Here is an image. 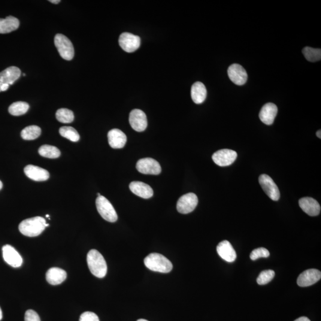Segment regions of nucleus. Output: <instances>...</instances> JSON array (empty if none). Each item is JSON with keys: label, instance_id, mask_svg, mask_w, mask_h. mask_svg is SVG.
Instances as JSON below:
<instances>
[{"label": "nucleus", "instance_id": "f257e3e1", "mask_svg": "<svg viewBox=\"0 0 321 321\" xmlns=\"http://www.w3.org/2000/svg\"><path fill=\"white\" fill-rule=\"evenodd\" d=\"M49 225L44 218L35 217L23 220L19 226V231L28 237H36L40 235Z\"/></svg>", "mask_w": 321, "mask_h": 321}, {"label": "nucleus", "instance_id": "f03ea898", "mask_svg": "<svg viewBox=\"0 0 321 321\" xmlns=\"http://www.w3.org/2000/svg\"><path fill=\"white\" fill-rule=\"evenodd\" d=\"M87 265L94 276L104 278L107 272V265L104 257L98 250H90L87 255Z\"/></svg>", "mask_w": 321, "mask_h": 321}, {"label": "nucleus", "instance_id": "7ed1b4c3", "mask_svg": "<svg viewBox=\"0 0 321 321\" xmlns=\"http://www.w3.org/2000/svg\"><path fill=\"white\" fill-rule=\"evenodd\" d=\"M144 263L150 270L161 273H168L172 269V263L160 253H153L145 257Z\"/></svg>", "mask_w": 321, "mask_h": 321}, {"label": "nucleus", "instance_id": "20e7f679", "mask_svg": "<svg viewBox=\"0 0 321 321\" xmlns=\"http://www.w3.org/2000/svg\"><path fill=\"white\" fill-rule=\"evenodd\" d=\"M97 210L101 216L108 222L114 223L118 219L116 210L110 202L104 196H100L96 200Z\"/></svg>", "mask_w": 321, "mask_h": 321}, {"label": "nucleus", "instance_id": "39448f33", "mask_svg": "<svg viewBox=\"0 0 321 321\" xmlns=\"http://www.w3.org/2000/svg\"><path fill=\"white\" fill-rule=\"evenodd\" d=\"M54 44L60 56L63 59L71 60L74 58L75 54L74 45L66 36L60 33L57 34L54 38Z\"/></svg>", "mask_w": 321, "mask_h": 321}, {"label": "nucleus", "instance_id": "423d86ee", "mask_svg": "<svg viewBox=\"0 0 321 321\" xmlns=\"http://www.w3.org/2000/svg\"><path fill=\"white\" fill-rule=\"evenodd\" d=\"M198 204V197L195 193H189L180 197L177 203L178 213L187 214L192 213Z\"/></svg>", "mask_w": 321, "mask_h": 321}, {"label": "nucleus", "instance_id": "0eeeda50", "mask_svg": "<svg viewBox=\"0 0 321 321\" xmlns=\"http://www.w3.org/2000/svg\"><path fill=\"white\" fill-rule=\"evenodd\" d=\"M259 182L263 191L265 192L269 198L274 201H277L280 199V193L277 184L275 183L272 178L266 174L260 175L259 177Z\"/></svg>", "mask_w": 321, "mask_h": 321}, {"label": "nucleus", "instance_id": "6e6552de", "mask_svg": "<svg viewBox=\"0 0 321 321\" xmlns=\"http://www.w3.org/2000/svg\"><path fill=\"white\" fill-rule=\"evenodd\" d=\"M136 169L144 174L159 175L161 172L159 162L151 158L139 160L136 163Z\"/></svg>", "mask_w": 321, "mask_h": 321}, {"label": "nucleus", "instance_id": "1a4fd4ad", "mask_svg": "<svg viewBox=\"0 0 321 321\" xmlns=\"http://www.w3.org/2000/svg\"><path fill=\"white\" fill-rule=\"evenodd\" d=\"M121 48L126 52L133 53L137 50L141 45V38L129 32H124L119 38Z\"/></svg>", "mask_w": 321, "mask_h": 321}, {"label": "nucleus", "instance_id": "9d476101", "mask_svg": "<svg viewBox=\"0 0 321 321\" xmlns=\"http://www.w3.org/2000/svg\"><path fill=\"white\" fill-rule=\"evenodd\" d=\"M129 123L132 129L139 132H143L147 129L148 121L146 114L143 111L135 109L130 112Z\"/></svg>", "mask_w": 321, "mask_h": 321}, {"label": "nucleus", "instance_id": "9b49d317", "mask_svg": "<svg viewBox=\"0 0 321 321\" xmlns=\"http://www.w3.org/2000/svg\"><path fill=\"white\" fill-rule=\"evenodd\" d=\"M238 154L231 150H221L213 154V160L217 165L220 166H229L235 161Z\"/></svg>", "mask_w": 321, "mask_h": 321}, {"label": "nucleus", "instance_id": "f8f14e48", "mask_svg": "<svg viewBox=\"0 0 321 321\" xmlns=\"http://www.w3.org/2000/svg\"><path fill=\"white\" fill-rule=\"evenodd\" d=\"M2 256L5 262L14 268H19L23 263V259L13 246L6 244L2 247Z\"/></svg>", "mask_w": 321, "mask_h": 321}, {"label": "nucleus", "instance_id": "ddd939ff", "mask_svg": "<svg viewBox=\"0 0 321 321\" xmlns=\"http://www.w3.org/2000/svg\"><path fill=\"white\" fill-rule=\"evenodd\" d=\"M228 76L230 80L237 85L241 86L246 83L247 74L245 69L238 64H233L228 69Z\"/></svg>", "mask_w": 321, "mask_h": 321}, {"label": "nucleus", "instance_id": "4468645a", "mask_svg": "<svg viewBox=\"0 0 321 321\" xmlns=\"http://www.w3.org/2000/svg\"><path fill=\"white\" fill-rule=\"evenodd\" d=\"M321 278V272L316 269H310L300 274L297 283L300 287H308L313 285Z\"/></svg>", "mask_w": 321, "mask_h": 321}, {"label": "nucleus", "instance_id": "2eb2a0df", "mask_svg": "<svg viewBox=\"0 0 321 321\" xmlns=\"http://www.w3.org/2000/svg\"><path fill=\"white\" fill-rule=\"evenodd\" d=\"M299 204L302 210L309 216L314 217L319 216L321 212V206L319 202L314 198L306 197L299 200Z\"/></svg>", "mask_w": 321, "mask_h": 321}, {"label": "nucleus", "instance_id": "dca6fc26", "mask_svg": "<svg viewBox=\"0 0 321 321\" xmlns=\"http://www.w3.org/2000/svg\"><path fill=\"white\" fill-rule=\"evenodd\" d=\"M278 112L276 105L267 103L263 105L259 113V119L266 125H271L274 123Z\"/></svg>", "mask_w": 321, "mask_h": 321}, {"label": "nucleus", "instance_id": "f3484780", "mask_svg": "<svg viewBox=\"0 0 321 321\" xmlns=\"http://www.w3.org/2000/svg\"><path fill=\"white\" fill-rule=\"evenodd\" d=\"M108 143L114 149H121L125 146L127 142L126 135L122 130L114 129L108 133Z\"/></svg>", "mask_w": 321, "mask_h": 321}, {"label": "nucleus", "instance_id": "a211bd4d", "mask_svg": "<svg viewBox=\"0 0 321 321\" xmlns=\"http://www.w3.org/2000/svg\"><path fill=\"white\" fill-rule=\"evenodd\" d=\"M217 251L219 256L227 262H234L237 257L234 248L227 241L220 242L217 247Z\"/></svg>", "mask_w": 321, "mask_h": 321}, {"label": "nucleus", "instance_id": "6ab92c4d", "mask_svg": "<svg viewBox=\"0 0 321 321\" xmlns=\"http://www.w3.org/2000/svg\"><path fill=\"white\" fill-rule=\"evenodd\" d=\"M26 176L36 181L47 180L50 177L49 172L39 166L28 165L24 169Z\"/></svg>", "mask_w": 321, "mask_h": 321}, {"label": "nucleus", "instance_id": "aec40b11", "mask_svg": "<svg viewBox=\"0 0 321 321\" xmlns=\"http://www.w3.org/2000/svg\"><path fill=\"white\" fill-rule=\"evenodd\" d=\"M129 188L133 193L142 198L149 199L154 195L151 187L141 181H132L130 184Z\"/></svg>", "mask_w": 321, "mask_h": 321}, {"label": "nucleus", "instance_id": "412c9836", "mask_svg": "<svg viewBox=\"0 0 321 321\" xmlns=\"http://www.w3.org/2000/svg\"><path fill=\"white\" fill-rule=\"evenodd\" d=\"M21 75L20 70L17 67L11 66L0 73V83L13 84Z\"/></svg>", "mask_w": 321, "mask_h": 321}, {"label": "nucleus", "instance_id": "4be33fe9", "mask_svg": "<svg viewBox=\"0 0 321 321\" xmlns=\"http://www.w3.org/2000/svg\"><path fill=\"white\" fill-rule=\"evenodd\" d=\"M66 278V272L60 268H51L47 272L46 280L51 285H59L64 282Z\"/></svg>", "mask_w": 321, "mask_h": 321}, {"label": "nucleus", "instance_id": "5701e85b", "mask_svg": "<svg viewBox=\"0 0 321 321\" xmlns=\"http://www.w3.org/2000/svg\"><path fill=\"white\" fill-rule=\"evenodd\" d=\"M207 91L204 83L197 81L191 88V96L193 101L197 104H202L207 98Z\"/></svg>", "mask_w": 321, "mask_h": 321}, {"label": "nucleus", "instance_id": "b1692460", "mask_svg": "<svg viewBox=\"0 0 321 321\" xmlns=\"http://www.w3.org/2000/svg\"><path fill=\"white\" fill-rule=\"evenodd\" d=\"M19 20L13 16L0 19V33H8L19 28Z\"/></svg>", "mask_w": 321, "mask_h": 321}, {"label": "nucleus", "instance_id": "393cba45", "mask_svg": "<svg viewBox=\"0 0 321 321\" xmlns=\"http://www.w3.org/2000/svg\"><path fill=\"white\" fill-rule=\"evenodd\" d=\"M38 152L42 157L51 159L59 158L61 155V153L58 148L48 145H42L39 148Z\"/></svg>", "mask_w": 321, "mask_h": 321}, {"label": "nucleus", "instance_id": "a878e982", "mask_svg": "<svg viewBox=\"0 0 321 321\" xmlns=\"http://www.w3.org/2000/svg\"><path fill=\"white\" fill-rule=\"evenodd\" d=\"M41 134V129L37 126H29L21 132V136L26 141L34 140Z\"/></svg>", "mask_w": 321, "mask_h": 321}, {"label": "nucleus", "instance_id": "bb28decb", "mask_svg": "<svg viewBox=\"0 0 321 321\" xmlns=\"http://www.w3.org/2000/svg\"><path fill=\"white\" fill-rule=\"evenodd\" d=\"M29 105L25 102H16L13 103L8 108V111L10 114L14 116H22L28 111Z\"/></svg>", "mask_w": 321, "mask_h": 321}, {"label": "nucleus", "instance_id": "cd10ccee", "mask_svg": "<svg viewBox=\"0 0 321 321\" xmlns=\"http://www.w3.org/2000/svg\"><path fill=\"white\" fill-rule=\"evenodd\" d=\"M60 134L63 137L69 139L72 142H78L80 141V135L77 130L71 126H63L59 130Z\"/></svg>", "mask_w": 321, "mask_h": 321}, {"label": "nucleus", "instance_id": "c85d7f7f", "mask_svg": "<svg viewBox=\"0 0 321 321\" xmlns=\"http://www.w3.org/2000/svg\"><path fill=\"white\" fill-rule=\"evenodd\" d=\"M303 54L309 62H317L321 59V50L311 47H305L303 50Z\"/></svg>", "mask_w": 321, "mask_h": 321}, {"label": "nucleus", "instance_id": "c756f323", "mask_svg": "<svg viewBox=\"0 0 321 321\" xmlns=\"http://www.w3.org/2000/svg\"><path fill=\"white\" fill-rule=\"evenodd\" d=\"M56 118L59 122L63 123H71L75 119L73 111L67 108H61L57 110Z\"/></svg>", "mask_w": 321, "mask_h": 321}, {"label": "nucleus", "instance_id": "7c9ffc66", "mask_svg": "<svg viewBox=\"0 0 321 321\" xmlns=\"http://www.w3.org/2000/svg\"><path fill=\"white\" fill-rule=\"evenodd\" d=\"M275 276V272L273 270H265L260 272L258 277L257 278V283L259 285H265L268 284Z\"/></svg>", "mask_w": 321, "mask_h": 321}, {"label": "nucleus", "instance_id": "2f4dec72", "mask_svg": "<svg viewBox=\"0 0 321 321\" xmlns=\"http://www.w3.org/2000/svg\"><path fill=\"white\" fill-rule=\"evenodd\" d=\"M269 256V251L264 247L257 248L250 253V257L252 260H255L260 257H268Z\"/></svg>", "mask_w": 321, "mask_h": 321}, {"label": "nucleus", "instance_id": "473e14b6", "mask_svg": "<svg viewBox=\"0 0 321 321\" xmlns=\"http://www.w3.org/2000/svg\"><path fill=\"white\" fill-rule=\"evenodd\" d=\"M80 321H99V320L95 313L85 312L81 315Z\"/></svg>", "mask_w": 321, "mask_h": 321}, {"label": "nucleus", "instance_id": "72a5a7b5", "mask_svg": "<svg viewBox=\"0 0 321 321\" xmlns=\"http://www.w3.org/2000/svg\"><path fill=\"white\" fill-rule=\"evenodd\" d=\"M25 321H41V319L35 311L30 310L26 312Z\"/></svg>", "mask_w": 321, "mask_h": 321}, {"label": "nucleus", "instance_id": "f704fd0d", "mask_svg": "<svg viewBox=\"0 0 321 321\" xmlns=\"http://www.w3.org/2000/svg\"><path fill=\"white\" fill-rule=\"evenodd\" d=\"M9 84H2L1 83V92L5 91L8 89Z\"/></svg>", "mask_w": 321, "mask_h": 321}, {"label": "nucleus", "instance_id": "c9c22d12", "mask_svg": "<svg viewBox=\"0 0 321 321\" xmlns=\"http://www.w3.org/2000/svg\"><path fill=\"white\" fill-rule=\"evenodd\" d=\"M295 321H311V320L308 319L307 317H302L299 318V319H297Z\"/></svg>", "mask_w": 321, "mask_h": 321}, {"label": "nucleus", "instance_id": "e433bc0d", "mask_svg": "<svg viewBox=\"0 0 321 321\" xmlns=\"http://www.w3.org/2000/svg\"><path fill=\"white\" fill-rule=\"evenodd\" d=\"M60 0H51L50 2L53 3V4H58V3L60 2Z\"/></svg>", "mask_w": 321, "mask_h": 321}, {"label": "nucleus", "instance_id": "4c0bfd02", "mask_svg": "<svg viewBox=\"0 0 321 321\" xmlns=\"http://www.w3.org/2000/svg\"><path fill=\"white\" fill-rule=\"evenodd\" d=\"M317 136L318 138H319L320 139L321 138V130H319V131H318L317 132Z\"/></svg>", "mask_w": 321, "mask_h": 321}, {"label": "nucleus", "instance_id": "58836bf2", "mask_svg": "<svg viewBox=\"0 0 321 321\" xmlns=\"http://www.w3.org/2000/svg\"><path fill=\"white\" fill-rule=\"evenodd\" d=\"M2 319V313L1 308H0V321H1Z\"/></svg>", "mask_w": 321, "mask_h": 321}, {"label": "nucleus", "instance_id": "ea45409f", "mask_svg": "<svg viewBox=\"0 0 321 321\" xmlns=\"http://www.w3.org/2000/svg\"><path fill=\"white\" fill-rule=\"evenodd\" d=\"M2 186H3V184H2V181L0 180V190H1V189L2 188Z\"/></svg>", "mask_w": 321, "mask_h": 321}, {"label": "nucleus", "instance_id": "a19ab883", "mask_svg": "<svg viewBox=\"0 0 321 321\" xmlns=\"http://www.w3.org/2000/svg\"><path fill=\"white\" fill-rule=\"evenodd\" d=\"M137 321H148L144 319H140V320H138Z\"/></svg>", "mask_w": 321, "mask_h": 321}, {"label": "nucleus", "instance_id": "79ce46f5", "mask_svg": "<svg viewBox=\"0 0 321 321\" xmlns=\"http://www.w3.org/2000/svg\"><path fill=\"white\" fill-rule=\"evenodd\" d=\"M1 92V83H0V92Z\"/></svg>", "mask_w": 321, "mask_h": 321}, {"label": "nucleus", "instance_id": "37998d69", "mask_svg": "<svg viewBox=\"0 0 321 321\" xmlns=\"http://www.w3.org/2000/svg\"><path fill=\"white\" fill-rule=\"evenodd\" d=\"M46 217H47V218H48V219H50L49 215H47Z\"/></svg>", "mask_w": 321, "mask_h": 321}, {"label": "nucleus", "instance_id": "c03bdc74", "mask_svg": "<svg viewBox=\"0 0 321 321\" xmlns=\"http://www.w3.org/2000/svg\"><path fill=\"white\" fill-rule=\"evenodd\" d=\"M97 195H98V197H99V196H101V194H100V193H98V194H97Z\"/></svg>", "mask_w": 321, "mask_h": 321}]
</instances>
